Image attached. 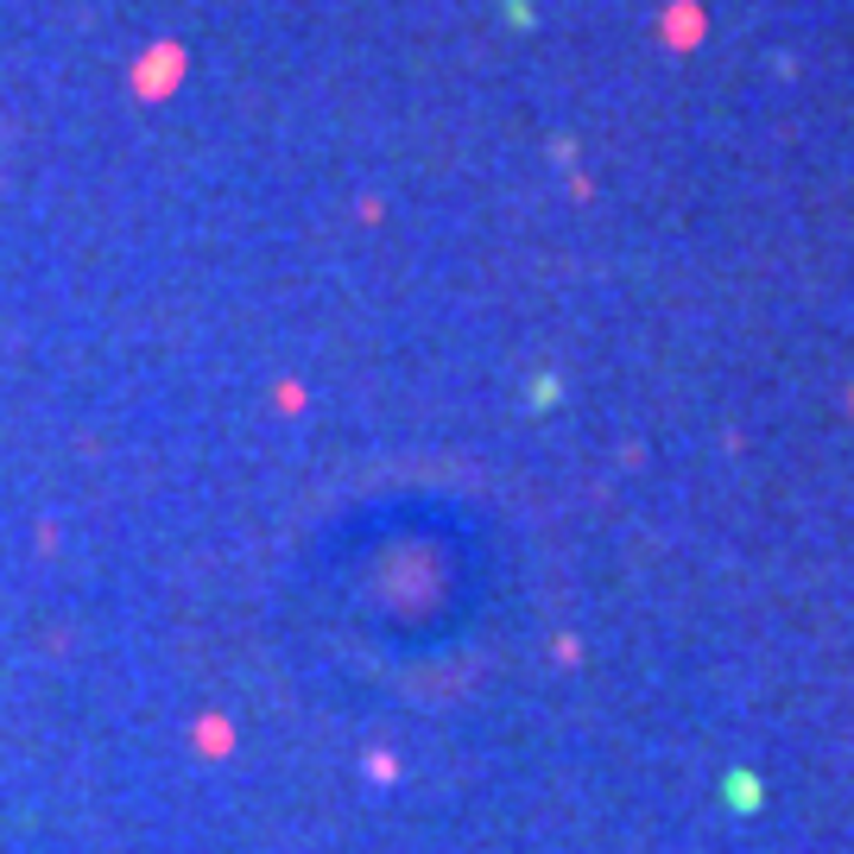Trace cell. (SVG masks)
I'll use <instances>...</instances> for the list:
<instances>
[{
    "label": "cell",
    "mask_w": 854,
    "mask_h": 854,
    "mask_svg": "<svg viewBox=\"0 0 854 854\" xmlns=\"http://www.w3.org/2000/svg\"><path fill=\"white\" fill-rule=\"evenodd\" d=\"M177 77H184V51H177V45H153V51L134 64V89H139L146 101H158Z\"/></svg>",
    "instance_id": "6da1fadb"
}]
</instances>
